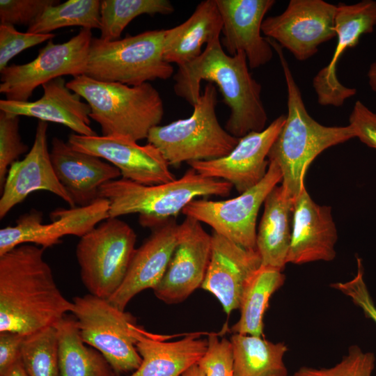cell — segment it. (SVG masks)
Segmentation results:
<instances>
[{
	"label": "cell",
	"mask_w": 376,
	"mask_h": 376,
	"mask_svg": "<svg viewBox=\"0 0 376 376\" xmlns=\"http://www.w3.org/2000/svg\"><path fill=\"white\" fill-rule=\"evenodd\" d=\"M44 250L23 244L0 256V332L29 336L72 312L73 303L57 286Z\"/></svg>",
	"instance_id": "6da1fadb"
},
{
	"label": "cell",
	"mask_w": 376,
	"mask_h": 376,
	"mask_svg": "<svg viewBox=\"0 0 376 376\" xmlns=\"http://www.w3.org/2000/svg\"><path fill=\"white\" fill-rule=\"evenodd\" d=\"M173 79L175 95L192 106L201 94L202 81L215 84L230 109L225 129L233 136L240 139L265 128L261 85L252 77L245 54H228L220 37L207 43L196 58L179 66Z\"/></svg>",
	"instance_id": "7a4b0ae2"
},
{
	"label": "cell",
	"mask_w": 376,
	"mask_h": 376,
	"mask_svg": "<svg viewBox=\"0 0 376 376\" xmlns=\"http://www.w3.org/2000/svg\"><path fill=\"white\" fill-rule=\"evenodd\" d=\"M279 55L288 91V113L268 154L269 162H274L282 173V183L287 196L295 201L305 187L306 171L324 150L356 137L351 125L325 126L308 113L301 91L283 55L282 47L269 38Z\"/></svg>",
	"instance_id": "3957f363"
},
{
	"label": "cell",
	"mask_w": 376,
	"mask_h": 376,
	"mask_svg": "<svg viewBox=\"0 0 376 376\" xmlns=\"http://www.w3.org/2000/svg\"><path fill=\"white\" fill-rule=\"evenodd\" d=\"M233 185L223 180L201 175L192 168L179 179L145 185L124 178L111 180L99 189V198L109 203V217L138 214L143 227L155 228L175 218L201 196L230 195Z\"/></svg>",
	"instance_id": "277c9868"
},
{
	"label": "cell",
	"mask_w": 376,
	"mask_h": 376,
	"mask_svg": "<svg viewBox=\"0 0 376 376\" xmlns=\"http://www.w3.org/2000/svg\"><path fill=\"white\" fill-rule=\"evenodd\" d=\"M66 85L89 104L90 118L100 125L103 136H123L135 141L147 139L164 113L160 94L149 82L131 86L81 75Z\"/></svg>",
	"instance_id": "5b68a950"
},
{
	"label": "cell",
	"mask_w": 376,
	"mask_h": 376,
	"mask_svg": "<svg viewBox=\"0 0 376 376\" xmlns=\"http://www.w3.org/2000/svg\"><path fill=\"white\" fill-rule=\"evenodd\" d=\"M217 104L216 86L207 83L193 105L191 115L187 118L152 127L147 137L148 143L160 151L170 166L212 160L227 155L240 139L231 135L219 124Z\"/></svg>",
	"instance_id": "8992f818"
},
{
	"label": "cell",
	"mask_w": 376,
	"mask_h": 376,
	"mask_svg": "<svg viewBox=\"0 0 376 376\" xmlns=\"http://www.w3.org/2000/svg\"><path fill=\"white\" fill-rule=\"evenodd\" d=\"M164 32L146 31L114 41L93 37L85 75L100 81L131 86L168 79L173 67L163 56Z\"/></svg>",
	"instance_id": "52a82bcc"
},
{
	"label": "cell",
	"mask_w": 376,
	"mask_h": 376,
	"mask_svg": "<svg viewBox=\"0 0 376 376\" xmlns=\"http://www.w3.org/2000/svg\"><path fill=\"white\" fill-rule=\"evenodd\" d=\"M72 301L71 313L83 340L99 351L117 374L135 371L141 363L136 345L149 332L106 299L88 293Z\"/></svg>",
	"instance_id": "ba28073f"
},
{
	"label": "cell",
	"mask_w": 376,
	"mask_h": 376,
	"mask_svg": "<svg viewBox=\"0 0 376 376\" xmlns=\"http://www.w3.org/2000/svg\"><path fill=\"white\" fill-rule=\"evenodd\" d=\"M136 235L118 217H109L80 237L76 258L89 294L109 299L120 287L136 250Z\"/></svg>",
	"instance_id": "9c48e42d"
},
{
	"label": "cell",
	"mask_w": 376,
	"mask_h": 376,
	"mask_svg": "<svg viewBox=\"0 0 376 376\" xmlns=\"http://www.w3.org/2000/svg\"><path fill=\"white\" fill-rule=\"evenodd\" d=\"M93 38L91 29L81 28L65 42L55 44L49 40L33 61L12 64L0 71V93L7 100L28 102L39 86L64 75H85Z\"/></svg>",
	"instance_id": "30bf717a"
},
{
	"label": "cell",
	"mask_w": 376,
	"mask_h": 376,
	"mask_svg": "<svg viewBox=\"0 0 376 376\" xmlns=\"http://www.w3.org/2000/svg\"><path fill=\"white\" fill-rule=\"evenodd\" d=\"M281 180L280 168L270 161L263 179L238 196L221 201L194 199L182 212L209 225L214 232L244 248L256 249L259 210L269 192Z\"/></svg>",
	"instance_id": "8fae6325"
},
{
	"label": "cell",
	"mask_w": 376,
	"mask_h": 376,
	"mask_svg": "<svg viewBox=\"0 0 376 376\" xmlns=\"http://www.w3.org/2000/svg\"><path fill=\"white\" fill-rule=\"evenodd\" d=\"M109 203L98 198L85 206L57 208L49 216L52 221L43 223L40 211L32 210L21 215L14 226L0 230V256L23 244L46 249L60 244L65 235L81 237L109 217Z\"/></svg>",
	"instance_id": "7c38bea8"
},
{
	"label": "cell",
	"mask_w": 376,
	"mask_h": 376,
	"mask_svg": "<svg viewBox=\"0 0 376 376\" xmlns=\"http://www.w3.org/2000/svg\"><path fill=\"white\" fill-rule=\"evenodd\" d=\"M336 6L323 0H290L280 15L264 19L262 32L305 61L318 51V46L336 36L334 19Z\"/></svg>",
	"instance_id": "4fadbf2b"
},
{
	"label": "cell",
	"mask_w": 376,
	"mask_h": 376,
	"mask_svg": "<svg viewBox=\"0 0 376 376\" xmlns=\"http://www.w3.org/2000/svg\"><path fill=\"white\" fill-rule=\"evenodd\" d=\"M211 252L212 235L200 221L186 217L180 224L178 242L167 269L153 289L155 296L168 304L185 301L201 288Z\"/></svg>",
	"instance_id": "5bb4252c"
},
{
	"label": "cell",
	"mask_w": 376,
	"mask_h": 376,
	"mask_svg": "<svg viewBox=\"0 0 376 376\" xmlns=\"http://www.w3.org/2000/svg\"><path fill=\"white\" fill-rule=\"evenodd\" d=\"M136 142L123 136L75 133L70 134L68 139L73 149L109 162L119 169L122 178L145 185L175 180L170 165L156 147Z\"/></svg>",
	"instance_id": "9a60e30c"
},
{
	"label": "cell",
	"mask_w": 376,
	"mask_h": 376,
	"mask_svg": "<svg viewBox=\"0 0 376 376\" xmlns=\"http://www.w3.org/2000/svg\"><path fill=\"white\" fill-rule=\"evenodd\" d=\"M281 115L260 132H251L240 139L233 150L222 157L187 163L201 175L225 180L242 194L265 176L268 154L285 123Z\"/></svg>",
	"instance_id": "2e32d148"
},
{
	"label": "cell",
	"mask_w": 376,
	"mask_h": 376,
	"mask_svg": "<svg viewBox=\"0 0 376 376\" xmlns=\"http://www.w3.org/2000/svg\"><path fill=\"white\" fill-rule=\"evenodd\" d=\"M47 122H38L33 146L25 157L15 162L9 168L0 198V218L33 192L38 190L49 191L70 207L75 204L54 171L47 144Z\"/></svg>",
	"instance_id": "e0dca14e"
},
{
	"label": "cell",
	"mask_w": 376,
	"mask_h": 376,
	"mask_svg": "<svg viewBox=\"0 0 376 376\" xmlns=\"http://www.w3.org/2000/svg\"><path fill=\"white\" fill-rule=\"evenodd\" d=\"M376 25V1L363 0L353 4L338 3L334 19L337 43L329 64L313 80L321 105L341 106L357 90L344 86L336 75V65L347 48L355 47L363 34L373 31Z\"/></svg>",
	"instance_id": "ac0fdd59"
},
{
	"label": "cell",
	"mask_w": 376,
	"mask_h": 376,
	"mask_svg": "<svg viewBox=\"0 0 376 376\" xmlns=\"http://www.w3.org/2000/svg\"><path fill=\"white\" fill-rule=\"evenodd\" d=\"M222 19L221 43L233 56L245 54L249 67L258 68L269 62L273 48L268 38L261 35L265 14L274 0H215Z\"/></svg>",
	"instance_id": "d6986e66"
},
{
	"label": "cell",
	"mask_w": 376,
	"mask_h": 376,
	"mask_svg": "<svg viewBox=\"0 0 376 376\" xmlns=\"http://www.w3.org/2000/svg\"><path fill=\"white\" fill-rule=\"evenodd\" d=\"M210 264L201 288L213 295L229 315L239 309L244 290L262 265L256 249L244 248L212 233Z\"/></svg>",
	"instance_id": "ffe728a7"
},
{
	"label": "cell",
	"mask_w": 376,
	"mask_h": 376,
	"mask_svg": "<svg viewBox=\"0 0 376 376\" xmlns=\"http://www.w3.org/2000/svg\"><path fill=\"white\" fill-rule=\"evenodd\" d=\"M337 230L329 206L316 203L306 187L295 200L288 263L331 261L336 255Z\"/></svg>",
	"instance_id": "44dd1931"
},
{
	"label": "cell",
	"mask_w": 376,
	"mask_h": 376,
	"mask_svg": "<svg viewBox=\"0 0 376 376\" xmlns=\"http://www.w3.org/2000/svg\"><path fill=\"white\" fill-rule=\"evenodd\" d=\"M179 227L172 218L152 228L148 238L136 249L123 283L107 299L112 305L125 311L134 297L158 285L176 246Z\"/></svg>",
	"instance_id": "7402d4cb"
},
{
	"label": "cell",
	"mask_w": 376,
	"mask_h": 376,
	"mask_svg": "<svg viewBox=\"0 0 376 376\" xmlns=\"http://www.w3.org/2000/svg\"><path fill=\"white\" fill-rule=\"evenodd\" d=\"M50 157L56 175L75 205L85 206L99 198L104 184L121 176L118 168L96 156L73 149L55 136Z\"/></svg>",
	"instance_id": "603a6c76"
},
{
	"label": "cell",
	"mask_w": 376,
	"mask_h": 376,
	"mask_svg": "<svg viewBox=\"0 0 376 376\" xmlns=\"http://www.w3.org/2000/svg\"><path fill=\"white\" fill-rule=\"evenodd\" d=\"M66 84L63 77L44 84L43 95L33 102L1 100L0 111L61 124L79 135H97L90 126L89 104L82 102L81 97L68 88Z\"/></svg>",
	"instance_id": "cb8c5ba5"
},
{
	"label": "cell",
	"mask_w": 376,
	"mask_h": 376,
	"mask_svg": "<svg viewBox=\"0 0 376 376\" xmlns=\"http://www.w3.org/2000/svg\"><path fill=\"white\" fill-rule=\"evenodd\" d=\"M164 338L149 333L139 339L136 347L141 363L130 376H181L198 363L207 348V339L198 334L171 342Z\"/></svg>",
	"instance_id": "d4e9b609"
},
{
	"label": "cell",
	"mask_w": 376,
	"mask_h": 376,
	"mask_svg": "<svg viewBox=\"0 0 376 376\" xmlns=\"http://www.w3.org/2000/svg\"><path fill=\"white\" fill-rule=\"evenodd\" d=\"M222 19L215 0L198 4L192 15L183 23L165 30L163 45L164 60L179 66L202 54V47L220 37Z\"/></svg>",
	"instance_id": "484cf974"
},
{
	"label": "cell",
	"mask_w": 376,
	"mask_h": 376,
	"mask_svg": "<svg viewBox=\"0 0 376 376\" xmlns=\"http://www.w3.org/2000/svg\"><path fill=\"white\" fill-rule=\"evenodd\" d=\"M263 204L256 234V250L262 265L283 271L291 241L294 201L287 196L281 185H276Z\"/></svg>",
	"instance_id": "4316f807"
},
{
	"label": "cell",
	"mask_w": 376,
	"mask_h": 376,
	"mask_svg": "<svg viewBox=\"0 0 376 376\" xmlns=\"http://www.w3.org/2000/svg\"><path fill=\"white\" fill-rule=\"evenodd\" d=\"M54 327L61 376H117L104 357L83 340L75 318L65 315Z\"/></svg>",
	"instance_id": "83f0119b"
},
{
	"label": "cell",
	"mask_w": 376,
	"mask_h": 376,
	"mask_svg": "<svg viewBox=\"0 0 376 376\" xmlns=\"http://www.w3.org/2000/svg\"><path fill=\"white\" fill-rule=\"evenodd\" d=\"M233 376H289L284 363L287 345L263 336L233 334Z\"/></svg>",
	"instance_id": "f1b7e54d"
},
{
	"label": "cell",
	"mask_w": 376,
	"mask_h": 376,
	"mask_svg": "<svg viewBox=\"0 0 376 376\" xmlns=\"http://www.w3.org/2000/svg\"><path fill=\"white\" fill-rule=\"evenodd\" d=\"M285 276L278 269L261 265L248 281L241 298L240 319L232 334L263 336V317L272 295L283 284Z\"/></svg>",
	"instance_id": "f546056e"
},
{
	"label": "cell",
	"mask_w": 376,
	"mask_h": 376,
	"mask_svg": "<svg viewBox=\"0 0 376 376\" xmlns=\"http://www.w3.org/2000/svg\"><path fill=\"white\" fill-rule=\"evenodd\" d=\"M101 1L68 0L47 8L28 27V33L48 34L63 27L101 28Z\"/></svg>",
	"instance_id": "4dcf8cb0"
},
{
	"label": "cell",
	"mask_w": 376,
	"mask_h": 376,
	"mask_svg": "<svg viewBox=\"0 0 376 376\" xmlns=\"http://www.w3.org/2000/svg\"><path fill=\"white\" fill-rule=\"evenodd\" d=\"M174 7L168 0H102L100 5V38L106 41L119 40L125 28L141 15H170Z\"/></svg>",
	"instance_id": "1f68e13d"
},
{
	"label": "cell",
	"mask_w": 376,
	"mask_h": 376,
	"mask_svg": "<svg viewBox=\"0 0 376 376\" xmlns=\"http://www.w3.org/2000/svg\"><path fill=\"white\" fill-rule=\"evenodd\" d=\"M20 359L29 376H61L55 327L26 336Z\"/></svg>",
	"instance_id": "d6a6232c"
},
{
	"label": "cell",
	"mask_w": 376,
	"mask_h": 376,
	"mask_svg": "<svg viewBox=\"0 0 376 376\" xmlns=\"http://www.w3.org/2000/svg\"><path fill=\"white\" fill-rule=\"evenodd\" d=\"M375 365V357L373 352H364L353 345L334 366L320 368L303 366L292 376H373Z\"/></svg>",
	"instance_id": "836d02e7"
},
{
	"label": "cell",
	"mask_w": 376,
	"mask_h": 376,
	"mask_svg": "<svg viewBox=\"0 0 376 376\" xmlns=\"http://www.w3.org/2000/svg\"><path fill=\"white\" fill-rule=\"evenodd\" d=\"M19 116L0 111V189L5 182L10 166L26 152L29 147L19 132Z\"/></svg>",
	"instance_id": "e575fe53"
},
{
	"label": "cell",
	"mask_w": 376,
	"mask_h": 376,
	"mask_svg": "<svg viewBox=\"0 0 376 376\" xmlns=\"http://www.w3.org/2000/svg\"><path fill=\"white\" fill-rule=\"evenodd\" d=\"M198 365L205 376H233L232 347L230 340L208 334L207 348Z\"/></svg>",
	"instance_id": "d590c367"
},
{
	"label": "cell",
	"mask_w": 376,
	"mask_h": 376,
	"mask_svg": "<svg viewBox=\"0 0 376 376\" xmlns=\"http://www.w3.org/2000/svg\"><path fill=\"white\" fill-rule=\"evenodd\" d=\"M54 33L41 34L22 33L14 26L0 24V71L8 65V62L22 51L49 41Z\"/></svg>",
	"instance_id": "8d00e7d4"
},
{
	"label": "cell",
	"mask_w": 376,
	"mask_h": 376,
	"mask_svg": "<svg viewBox=\"0 0 376 376\" xmlns=\"http://www.w3.org/2000/svg\"><path fill=\"white\" fill-rule=\"evenodd\" d=\"M59 2L57 0H1V24L29 27L47 8Z\"/></svg>",
	"instance_id": "74e56055"
},
{
	"label": "cell",
	"mask_w": 376,
	"mask_h": 376,
	"mask_svg": "<svg viewBox=\"0 0 376 376\" xmlns=\"http://www.w3.org/2000/svg\"><path fill=\"white\" fill-rule=\"evenodd\" d=\"M357 272L350 281L332 283L330 286L351 299L366 316L376 324V306L364 280L362 260L357 257Z\"/></svg>",
	"instance_id": "f35d334b"
},
{
	"label": "cell",
	"mask_w": 376,
	"mask_h": 376,
	"mask_svg": "<svg viewBox=\"0 0 376 376\" xmlns=\"http://www.w3.org/2000/svg\"><path fill=\"white\" fill-rule=\"evenodd\" d=\"M349 122L355 131L356 137L368 147L376 149V113L357 100Z\"/></svg>",
	"instance_id": "ab89813d"
},
{
	"label": "cell",
	"mask_w": 376,
	"mask_h": 376,
	"mask_svg": "<svg viewBox=\"0 0 376 376\" xmlns=\"http://www.w3.org/2000/svg\"><path fill=\"white\" fill-rule=\"evenodd\" d=\"M25 336L16 332H0V374L20 359Z\"/></svg>",
	"instance_id": "60d3db41"
},
{
	"label": "cell",
	"mask_w": 376,
	"mask_h": 376,
	"mask_svg": "<svg viewBox=\"0 0 376 376\" xmlns=\"http://www.w3.org/2000/svg\"><path fill=\"white\" fill-rule=\"evenodd\" d=\"M0 376H29L26 373L21 359L12 365L8 370L3 373L0 374Z\"/></svg>",
	"instance_id": "b9f144b4"
},
{
	"label": "cell",
	"mask_w": 376,
	"mask_h": 376,
	"mask_svg": "<svg viewBox=\"0 0 376 376\" xmlns=\"http://www.w3.org/2000/svg\"><path fill=\"white\" fill-rule=\"evenodd\" d=\"M367 77L371 90L376 92V62L371 63L370 65Z\"/></svg>",
	"instance_id": "7bdbcfd3"
},
{
	"label": "cell",
	"mask_w": 376,
	"mask_h": 376,
	"mask_svg": "<svg viewBox=\"0 0 376 376\" xmlns=\"http://www.w3.org/2000/svg\"><path fill=\"white\" fill-rule=\"evenodd\" d=\"M181 376H205V375L197 363L187 369Z\"/></svg>",
	"instance_id": "ee69618b"
}]
</instances>
